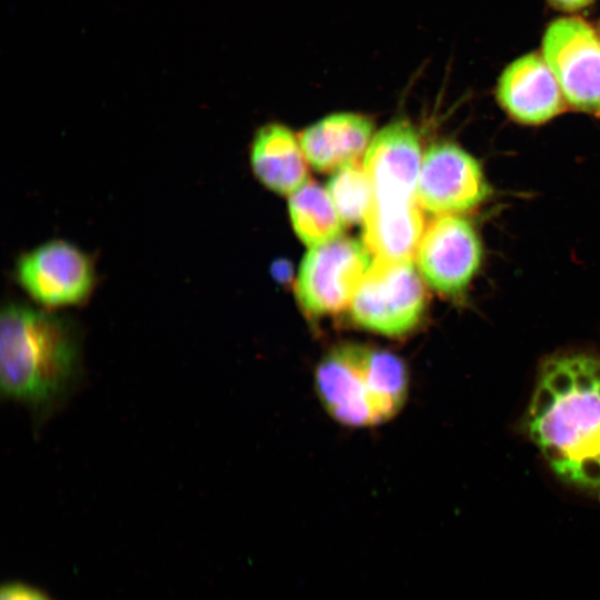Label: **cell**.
<instances>
[{
    "label": "cell",
    "instance_id": "1",
    "mask_svg": "<svg viewBox=\"0 0 600 600\" xmlns=\"http://www.w3.org/2000/svg\"><path fill=\"white\" fill-rule=\"evenodd\" d=\"M527 426L561 479L600 489V359L576 354L546 362Z\"/></svg>",
    "mask_w": 600,
    "mask_h": 600
},
{
    "label": "cell",
    "instance_id": "9",
    "mask_svg": "<svg viewBox=\"0 0 600 600\" xmlns=\"http://www.w3.org/2000/svg\"><path fill=\"white\" fill-rule=\"evenodd\" d=\"M481 258L476 230L467 220L452 214H443L428 226L417 251L422 278L447 296L464 291L478 272Z\"/></svg>",
    "mask_w": 600,
    "mask_h": 600
},
{
    "label": "cell",
    "instance_id": "12",
    "mask_svg": "<svg viewBox=\"0 0 600 600\" xmlns=\"http://www.w3.org/2000/svg\"><path fill=\"white\" fill-rule=\"evenodd\" d=\"M417 200L374 199L363 220V243L373 260L413 261L423 234V216Z\"/></svg>",
    "mask_w": 600,
    "mask_h": 600
},
{
    "label": "cell",
    "instance_id": "15",
    "mask_svg": "<svg viewBox=\"0 0 600 600\" xmlns=\"http://www.w3.org/2000/svg\"><path fill=\"white\" fill-rule=\"evenodd\" d=\"M289 212L296 233L311 248L339 238L346 224L328 191L314 182L291 194Z\"/></svg>",
    "mask_w": 600,
    "mask_h": 600
},
{
    "label": "cell",
    "instance_id": "6",
    "mask_svg": "<svg viewBox=\"0 0 600 600\" xmlns=\"http://www.w3.org/2000/svg\"><path fill=\"white\" fill-rule=\"evenodd\" d=\"M364 243L337 238L312 247L304 256L296 294L302 309L313 317L338 313L349 308L352 298L371 267Z\"/></svg>",
    "mask_w": 600,
    "mask_h": 600
},
{
    "label": "cell",
    "instance_id": "11",
    "mask_svg": "<svg viewBox=\"0 0 600 600\" xmlns=\"http://www.w3.org/2000/svg\"><path fill=\"white\" fill-rule=\"evenodd\" d=\"M497 99L520 123L540 124L563 111L561 88L542 56L529 53L511 62L501 73Z\"/></svg>",
    "mask_w": 600,
    "mask_h": 600
},
{
    "label": "cell",
    "instance_id": "3",
    "mask_svg": "<svg viewBox=\"0 0 600 600\" xmlns=\"http://www.w3.org/2000/svg\"><path fill=\"white\" fill-rule=\"evenodd\" d=\"M322 407L339 423L352 428L382 424L403 408L409 372L397 354L347 342L330 349L314 371Z\"/></svg>",
    "mask_w": 600,
    "mask_h": 600
},
{
    "label": "cell",
    "instance_id": "16",
    "mask_svg": "<svg viewBox=\"0 0 600 600\" xmlns=\"http://www.w3.org/2000/svg\"><path fill=\"white\" fill-rule=\"evenodd\" d=\"M327 191L344 223L362 222L374 200V192L363 168L356 163L337 170Z\"/></svg>",
    "mask_w": 600,
    "mask_h": 600
},
{
    "label": "cell",
    "instance_id": "2",
    "mask_svg": "<svg viewBox=\"0 0 600 600\" xmlns=\"http://www.w3.org/2000/svg\"><path fill=\"white\" fill-rule=\"evenodd\" d=\"M79 329L70 318L11 301L0 317L2 393L44 414L71 391L80 373Z\"/></svg>",
    "mask_w": 600,
    "mask_h": 600
},
{
    "label": "cell",
    "instance_id": "4",
    "mask_svg": "<svg viewBox=\"0 0 600 600\" xmlns=\"http://www.w3.org/2000/svg\"><path fill=\"white\" fill-rule=\"evenodd\" d=\"M427 304L413 261L373 260L349 306L359 327L387 337H401L420 322Z\"/></svg>",
    "mask_w": 600,
    "mask_h": 600
},
{
    "label": "cell",
    "instance_id": "14",
    "mask_svg": "<svg viewBox=\"0 0 600 600\" xmlns=\"http://www.w3.org/2000/svg\"><path fill=\"white\" fill-rule=\"evenodd\" d=\"M306 156L293 133L277 123L257 132L250 151L251 168L269 189L292 194L307 182Z\"/></svg>",
    "mask_w": 600,
    "mask_h": 600
},
{
    "label": "cell",
    "instance_id": "7",
    "mask_svg": "<svg viewBox=\"0 0 600 600\" xmlns=\"http://www.w3.org/2000/svg\"><path fill=\"white\" fill-rule=\"evenodd\" d=\"M542 57L564 100L600 116V37L592 27L579 18L552 21L543 36Z\"/></svg>",
    "mask_w": 600,
    "mask_h": 600
},
{
    "label": "cell",
    "instance_id": "18",
    "mask_svg": "<svg viewBox=\"0 0 600 600\" xmlns=\"http://www.w3.org/2000/svg\"><path fill=\"white\" fill-rule=\"evenodd\" d=\"M548 1L551 3V6H553L557 9L572 12V11H578L588 7L594 0H548Z\"/></svg>",
    "mask_w": 600,
    "mask_h": 600
},
{
    "label": "cell",
    "instance_id": "10",
    "mask_svg": "<svg viewBox=\"0 0 600 600\" xmlns=\"http://www.w3.org/2000/svg\"><path fill=\"white\" fill-rule=\"evenodd\" d=\"M421 162L420 143L413 127L403 120L386 126L370 141L363 160L374 199H416Z\"/></svg>",
    "mask_w": 600,
    "mask_h": 600
},
{
    "label": "cell",
    "instance_id": "17",
    "mask_svg": "<svg viewBox=\"0 0 600 600\" xmlns=\"http://www.w3.org/2000/svg\"><path fill=\"white\" fill-rule=\"evenodd\" d=\"M0 600H53L41 589L23 583L12 581L3 584L1 588Z\"/></svg>",
    "mask_w": 600,
    "mask_h": 600
},
{
    "label": "cell",
    "instance_id": "13",
    "mask_svg": "<svg viewBox=\"0 0 600 600\" xmlns=\"http://www.w3.org/2000/svg\"><path fill=\"white\" fill-rule=\"evenodd\" d=\"M372 121L362 114L339 112L308 127L300 144L309 163L319 171L339 170L362 154L371 140Z\"/></svg>",
    "mask_w": 600,
    "mask_h": 600
},
{
    "label": "cell",
    "instance_id": "5",
    "mask_svg": "<svg viewBox=\"0 0 600 600\" xmlns=\"http://www.w3.org/2000/svg\"><path fill=\"white\" fill-rule=\"evenodd\" d=\"M14 277L30 299L49 310L88 301L97 282L89 254L62 239L46 241L21 253Z\"/></svg>",
    "mask_w": 600,
    "mask_h": 600
},
{
    "label": "cell",
    "instance_id": "8",
    "mask_svg": "<svg viewBox=\"0 0 600 600\" xmlns=\"http://www.w3.org/2000/svg\"><path fill=\"white\" fill-rule=\"evenodd\" d=\"M490 194L479 162L452 143L431 146L421 162L416 200L436 214L471 210Z\"/></svg>",
    "mask_w": 600,
    "mask_h": 600
}]
</instances>
